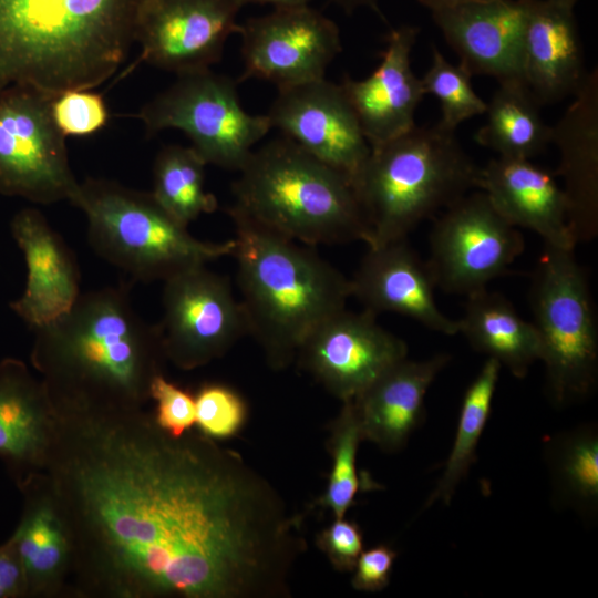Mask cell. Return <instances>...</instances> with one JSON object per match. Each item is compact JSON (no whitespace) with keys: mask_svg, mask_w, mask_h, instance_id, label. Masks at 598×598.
Returning a JSON list of instances; mask_svg holds the SVG:
<instances>
[{"mask_svg":"<svg viewBox=\"0 0 598 598\" xmlns=\"http://www.w3.org/2000/svg\"><path fill=\"white\" fill-rule=\"evenodd\" d=\"M523 3V81L539 105L559 102L574 95L588 73L575 7L554 0Z\"/></svg>","mask_w":598,"mask_h":598,"instance_id":"cell-21","label":"cell"},{"mask_svg":"<svg viewBox=\"0 0 598 598\" xmlns=\"http://www.w3.org/2000/svg\"><path fill=\"white\" fill-rule=\"evenodd\" d=\"M20 520L9 537L23 567L27 597L58 594L70 574L72 548L53 501L34 476L19 483Z\"/></svg>","mask_w":598,"mask_h":598,"instance_id":"cell-26","label":"cell"},{"mask_svg":"<svg viewBox=\"0 0 598 598\" xmlns=\"http://www.w3.org/2000/svg\"><path fill=\"white\" fill-rule=\"evenodd\" d=\"M266 115L271 128L355 185L371 147L341 84L323 78L278 89Z\"/></svg>","mask_w":598,"mask_h":598,"instance_id":"cell-16","label":"cell"},{"mask_svg":"<svg viewBox=\"0 0 598 598\" xmlns=\"http://www.w3.org/2000/svg\"><path fill=\"white\" fill-rule=\"evenodd\" d=\"M27 597V582L20 558L8 538L0 545V598Z\"/></svg>","mask_w":598,"mask_h":598,"instance_id":"cell-39","label":"cell"},{"mask_svg":"<svg viewBox=\"0 0 598 598\" xmlns=\"http://www.w3.org/2000/svg\"><path fill=\"white\" fill-rule=\"evenodd\" d=\"M148 136L174 128L186 134L206 164L239 171L271 130L266 114L241 105L237 82L210 69L178 75L136 114Z\"/></svg>","mask_w":598,"mask_h":598,"instance_id":"cell-9","label":"cell"},{"mask_svg":"<svg viewBox=\"0 0 598 598\" xmlns=\"http://www.w3.org/2000/svg\"><path fill=\"white\" fill-rule=\"evenodd\" d=\"M553 494L558 505L592 517L598 506V433L582 425L546 444Z\"/></svg>","mask_w":598,"mask_h":598,"instance_id":"cell-29","label":"cell"},{"mask_svg":"<svg viewBox=\"0 0 598 598\" xmlns=\"http://www.w3.org/2000/svg\"><path fill=\"white\" fill-rule=\"evenodd\" d=\"M235 227L237 281L247 334L260 346L268 365L286 369L308 334L346 308L351 280L321 258L230 206Z\"/></svg>","mask_w":598,"mask_h":598,"instance_id":"cell-4","label":"cell"},{"mask_svg":"<svg viewBox=\"0 0 598 598\" xmlns=\"http://www.w3.org/2000/svg\"><path fill=\"white\" fill-rule=\"evenodd\" d=\"M574 101L551 127L559 152L557 175L567 202L570 231L579 241L598 233V70L587 73Z\"/></svg>","mask_w":598,"mask_h":598,"instance_id":"cell-22","label":"cell"},{"mask_svg":"<svg viewBox=\"0 0 598 598\" xmlns=\"http://www.w3.org/2000/svg\"><path fill=\"white\" fill-rule=\"evenodd\" d=\"M58 426L48 390L16 358L0 361V461L18 485L44 468Z\"/></svg>","mask_w":598,"mask_h":598,"instance_id":"cell-23","label":"cell"},{"mask_svg":"<svg viewBox=\"0 0 598 598\" xmlns=\"http://www.w3.org/2000/svg\"><path fill=\"white\" fill-rule=\"evenodd\" d=\"M141 0H0V91L93 90L125 62Z\"/></svg>","mask_w":598,"mask_h":598,"instance_id":"cell-3","label":"cell"},{"mask_svg":"<svg viewBox=\"0 0 598 598\" xmlns=\"http://www.w3.org/2000/svg\"><path fill=\"white\" fill-rule=\"evenodd\" d=\"M419 32L409 24L392 29L375 70L362 80L347 75L340 83L371 148L415 125V112L425 95L411 65Z\"/></svg>","mask_w":598,"mask_h":598,"instance_id":"cell-18","label":"cell"},{"mask_svg":"<svg viewBox=\"0 0 598 598\" xmlns=\"http://www.w3.org/2000/svg\"><path fill=\"white\" fill-rule=\"evenodd\" d=\"M243 72L277 89L326 78L342 51L337 23L310 6L274 9L239 23Z\"/></svg>","mask_w":598,"mask_h":598,"instance_id":"cell-13","label":"cell"},{"mask_svg":"<svg viewBox=\"0 0 598 598\" xmlns=\"http://www.w3.org/2000/svg\"><path fill=\"white\" fill-rule=\"evenodd\" d=\"M233 206L301 244L371 241L348 177L281 136L255 148L238 171Z\"/></svg>","mask_w":598,"mask_h":598,"instance_id":"cell-5","label":"cell"},{"mask_svg":"<svg viewBox=\"0 0 598 598\" xmlns=\"http://www.w3.org/2000/svg\"><path fill=\"white\" fill-rule=\"evenodd\" d=\"M530 288L549 396L557 405L590 393L597 380L598 341L586 274L575 248L544 243Z\"/></svg>","mask_w":598,"mask_h":598,"instance_id":"cell-8","label":"cell"},{"mask_svg":"<svg viewBox=\"0 0 598 598\" xmlns=\"http://www.w3.org/2000/svg\"><path fill=\"white\" fill-rule=\"evenodd\" d=\"M347 13H352L358 9L367 8L375 12L381 19L384 20V16L380 9L379 0H332Z\"/></svg>","mask_w":598,"mask_h":598,"instance_id":"cell-40","label":"cell"},{"mask_svg":"<svg viewBox=\"0 0 598 598\" xmlns=\"http://www.w3.org/2000/svg\"><path fill=\"white\" fill-rule=\"evenodd\" d=\"M351 280L352 296L365 310L394 312L446 336L458 333L457 320L435 301V283L426 261L401 239L368 247Z\"/></svg>","mask_w":598,"mask_h":598,"instance_id":"cell-20","label":"cell"},{"mask_svg":"<svg viewBox=\"0 0 598 598\" xmlns=\"http://www.w3.org/2000/svg\"><path fill=\"white\" fill-rule=\"evenodd\" d=\"M53 120L66 136H85L103 128L109 110L103 96L92 90H70L52 101Z\"/></svg>","mask_w":598,"mask_h":598,"instance_id":"cell-35","label":"cell"},{"mask_svg":"<svg viewBox=\"0 0 598 598\" xmlns=\"http://www.w3.org/2000/svg\"><path fill=\"white\" fill-rule=\"evenodd\" d=\"M163 282L158 328L166 361L175 367L194 370L206 365L247 333L240 301L225 276L205 265Z\"/></svg>","mask_w":598,"mask_h":598,"instance_id":"cell-12","label":"cell"},{"mask_svg":"<svg viewBox=\"0 0 598 598\" xmlns=\"http://www.w3.org/2000/svg\"><path fill=\"white\" fill-rule=\"evenodd\" d=\"M35 478L71 542L80 594L288 598L302 520L238 453L144 408H55Z\"/></svg>","mask_w":598,"mask_h":598,"instance_id":"cell-1","label":"cell"},{"mask_svg":"<svg viewBox=\"0 0 598 598\" xmlns=\"http://www.w3.org/2000/svg\"><path fill=\"white\" fill-rule=\"evenodd\" d=\"M517 227L478 189L446 207L434 221L426 261L435 287L470 295L509 270L524 251Z\"/></svg>","mask_w":598,"mask_h":598,"instance_id":"cell-11","label":"cell"},{"mask_svg":"<svg viewBox=\"0 0 598 598\" xmlns=\"http://www.w3.org/2000/svg\"><path fill=\"white\" fill-rule=\"evenodd\" d=\"M150 398L156 402V423L174 436H181L196 422L195 398L188 391L157 374L150 388Z\"/></svg>","mask_w":598,"mask_h":598,"instance_id":"cell-36","label":"cell"},{"mask_svg":"<svg viewBox=\"0 0 598 598\" xmlns=\"http://www.w3.org/2000/svg\"><path fill=\"white\" fill-rule=\"evenodd\" d=\"M554 1L561 2V3H565V4L571 6V7H575V4L577 2V0H554Z\"/></svg>","mask_w":598,"mask_h":598,"instance_id":"cell-43","label":"cell"},{"mask_svg":"<svg viewBox=\"0 0 598 598\" xmlns=\"http://www.w3.org/2000/svg\"><path fill=\"white\" fill-rule=\"evenodd\" d=\"M480 169L455 132L414 125L371 148L354 188L371 231L368 247L406 239L423 220L478 188Z\"/></svg>","mask_w":598,"mask_h":598,"instance_id":"cell-6","label":"cell"},{"mask_svg":"<svg viewBox=\"0 0 598 598\" xmlns=\"http://www.w3.org/2000/svg\"><path fill=\"white\" fill-rule=\"evenodd\" d=\"M53 99L24 85L0 91V195L43 205L74 195L79 182L53 120Z\"/></svg>","mask_w":598,"mask_h":598,"instance_id":"cell-10","label":"cell"},{"mask_svg":"<svg viewBox=\"0 0 598 598\" xmlns=\"http://www.w3.org/2000/svg\"><path fill=\"white\" fill-rule=\"evenodd\" d=\"M539 106L524 82L498 83L486 104L485 123L474 140L499 157H535L551 143V127L545 123Z\"/></svg>","mask_w":598,"mask_h":598,"instance_id":"cell-28","label":"cell"},{"mask_svg":"<svg viewBox=\"0 0 598 598\" xmlns=\"http://www.w3.org/2000/svg\"><path fill=\"white\" fill-rule=\"evenodd\" d=\"M458 333L470 346L504 365L516 378H524L540 360V339L533 322L524 320L498 292L480 289L467 295Z\"/></svg>","mask_w":598,"mask_h":598,"instance_id":"cell-27","label":"cell"},{"mask_svg":"<svg viewBox=\"0 0 598 598\" xmlns=\"http://www.w3.org/2000/svg\"><path fill=\"white\" fill-rule=\"evenodd\" d=\"M431 64L421 78L425 94L434 96L441 107L442 127L455 132L463 122L485 113L486 102L475 92L471 73L461 64L450 63L435 44Z\"/></svg>","mask_w":598,"mask_h":598,"instance_id":"cell-33","label":"cell"},{"mask_svg":"<svg viewBox=\"0 0 598 598\" xmlns=\"http://www.w3.org/2000/svg\"><path fill=\"white\" fill-rule=\"evenodd\" d=\"M237 0H141L134 38L141 45L137 63L177 76L210 69L228 38L238 32Z\"/></svg>","mask_w":598,"mask_h":598,"instance_id":"cell-14","label":"cell"},{"mask_svg":"<svg viewBox=\"0 0 598 598\" xmlns=\"http://www.w3.org/2000/svg\"><path fill=\"white\" fill-rule=\"evenodd\" d=\"M237 1L241 7L245 4L254 3V4H269V6H272L274 9H282V8L309 6V2L311 0H237Z\"/></svg>","mask_w":598,"mask_h":598,"instance_id":"cell-41","label":"cell"},{"mask_svg":"<svg viewBox=\"0 0 598 598\" xmlns=\"http://www.w3.org/2000/svg\"><path fill=\"white\" fill-rule=\"evenodd\" d=\"M450 355L423 361L408 358L395 363L353 401L363 441L382 451H400L425 419L426 391Z\"/></svg>","mask_w":598,"mask_h":598,"instance_id":"cell-25","label":"cell"},{"mask_svg":"<svg viewBox=\"0 0 598 598\" xmlns=\"http://www.w3.org/2000/svg\"><path fill=\"white\" fill-rule=\"evenodd\" d=\"M501 364L487 358L478 374L466 389L454 443L444 471L424 508L441 501L447 505L461 481L476 458V447L489 417Z\"/></svg>","mask_w":598,"mask_h":598,"instance_id":"cell-30","label":"cell"},{"mask_svg":"<svg viewBox=\"0 0 598 598\" xmlns=\"http://www.w3.org/2000/svg\"><path fill=\"white\" fill-rule=\"evenodd\" d=\"M11 234L27 266L22 295L11 310L32 330L65 315L81 296L75 256L44 215L35 208L19 210Z\"/></svg>","mask_w":598,"mask_h":598,"instance_id":"cell-19","label":"cell"},{"mask_svg":"<svg viewBox=\"0 0 598 598\" xmlns=\"http://www.w3.org/2000/svg\"><path fill=\"white\" fill-rule=\"evenodd\" d=\"M206 162L192 146L167 145L156 155L153 190L156 200L188 226L216 210L217 199L205 189Z\"/></svg>","mask_w":598,"mask_h":598,"instance_id":"cell-31","label":"cell"},{"mask_svg":"<svg viewBox=\"0 0 598 598\" xmlns=\"http://www.w3.org/2000/svg\"><path fill=\"white\" fill-rule=\"evenodd\" d=\"M406 357V343L382 328L377 315L343 308L308 334L296 359L329 393L346 402Z\"/></svg>","mask_w":598,"mask_h":598,"instance_id":"cell-15","label":"cell"},{"mask_svg":"<svg viewBox=\"0 0 598 598\" xmlns=\"http://www.w3.org/2000/svg\"><path fill=\"white\" fill-rule=\"evenodd\" d=\"M33 331L31 364L56 408H144L163 373L158 324L137 313L124 285L81 293L65 315Z\"/></svg>","mask_w":598,"mask_h":598,"instance_id":"cell-2","label":"cell"},{"mask_svg":"<svg viewBox=\"0 0 598 598\" xmlns=\"http://www.w3.org/2000/svg\"><path fill=\"white\" fill-rule=\"evenodd\" d=\"M195 398L198 430L214 439L236 435L247 419V405L234 389L220 383H207L199 388Z\"/></svg>","mask_w":598,"mask_h":598,"instance_id":"cell-34","label":"cell"},{"mask_svg":"<svg viewBox=\"0 0 598 598\" xmlns=\"http://www.w3.org/2000/svg\"><path fill=\"white\" fill-rule=\"evenodd\" d=\"M396 553L386 545H378L360 554L353 568L351 585L355 590L377 592L390 582Z\"/></svg>","mask_w":598,"mask_h":598,"instance_id":"cell-38","label":"cell"},{"mask_svg":"<svg viewBox=\"0 0 598 598\" xmlns=\"http://www.w3.org/2000/svg\"><path fill=\"white\" fill-rule=\"evenodd\" d=\"M478 189L513 226L535 231L545 244L576 247L566 197L549 171L530 159L498 156L481 167Z\"/></svg>","mask_w":598,"mask_h":598,"instance_id":"cell-24","label":"cell"},{"mask_svg":"<svg viewBox=\"0 0 598 598\" xmlns=\"http://www.w3.org/2000/svg\"><path fill=\"white\" fill-rule=\"evenodd\" d=\"M460 64L498 83L523 81V0H462L427 8Z\"/></svg>","mask_w":598,"mask_h":598,"instance_id":"cell-17","label":"cell"},{"mask_svg":"<svg viewBox=\"0 0 598 598\" xmlns=\"http://www.w3.org/2000/svg\"><path fill=\"white\" fill-rule=\"evenodd\" d=\"M319 549L339 571H352L363 550L359 526L344 517L336 518L317 537Z\"/></svg>","mask_w":598,"mask_h":598,"instance_id":"cell-37","label":"cell"},{"mask_svg":"<svg viewBox=\"0 0 598 598\" xmlns=\"http://www.w3.org/2000/svg\"><path fill=\"white\" fill-rule=\"evenodd\" d=\"M362 441V431L354 403L346 401L330 424L328 447L332 466L326 491L317 499V504L330 509L336 518L344 517L362 488L357 468V454Z\"/></svg>","mask_w":598,"mask_h":598,"instance_id":"cell-32","label":"cell"},{"mask_svg":"<svg viewBox=\"0 0 598 598\" xmlns=\"http://www.w3.org/2000/svg\"><path fill=\"white\" fill-rule=\"evenodd\" d=\"M70 203L87 219L92 249L109 264L143 282L166 279L233 256L235 240L203 241L153 196L105 179L87 177Z\"/></svg>","mask_w":598,"mask_h":598,"instance_id":"cell-7","label":"cell"},{"mask_svg":"<svg viewBox=\"0 0 598 598\" xmlns=\"http://www.w3.org/2000/svg\"><path fill=\"white\" fill-rule=\"evenodd\" d=\"M419 1L425 8H430V7L436 6V4L448 3V2H454V1H462V0H419Z\"/></svg>","mask_w":598,"mask_h":598,"instance_id":"cell-42","label":"cell"}]
</instances>
